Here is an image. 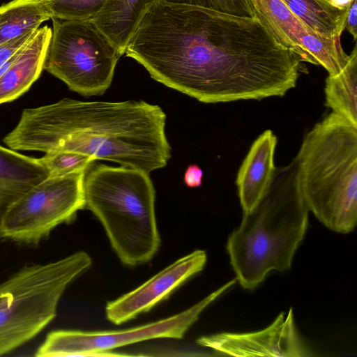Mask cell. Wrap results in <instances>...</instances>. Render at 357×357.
<instances>
[{"label":"cell","mask_w":357,"mask_h":357,"mask_svg":"<svg viewBox=\"0 0 357 357\" xmlns=\"http://www.w3.org/2000/svg\"><path fill=\"white\" fill-rule=\"evenodd\" d=\"M166 114L144 100L80 101L68 98L24 109L3 138L15 151H68L148 173L171 158Z\"/></svg>","instance_id":"cell-1"},{"label":"cell","mask_w":357,"mask_h":357,"mask_svg":"<svg viewBox=\"0 0 357 357\" xmlns=\"http://www.w3.org/2000/svg\"><path fill=\"white\" fill-rule=\"evenodd\" d=\"M308 213L294 158L276 169L266 195L243 213L241 225L228 238L230 264L244 289H254L271 271L291 268L306 232Z\"/></svg>","instance_id":"cell-2"},{"label":"cell","mask_w":357,"mask_h":357,"mask_svg":"<svg viewBox=\"0 0 357 357\" xmlns=\"http://www.w3.org/2000/svg\"><path fill=\"white\" fill-rule=\"evenodd\" d=\"M296 158L309 211L333 231H352L357 222V126L331 112L307 133Z\"/></svg>","instance_id":"cell-3"},{"label":"cell","mask_w":357,"mask_h":357,"mask_svg":"<svg viewBox=\"0 0 357 357\" xmlns=\"http://www.w3.org/2000/svg\"><path fill=\"white\" fill-rule=\"evenodd\" d=\"M83 192L84 208L100 220L120 261L129 266L151 261L160 238L149 173L92 163L84 172Z\"/></svg>","instance_id":"cell-4"},{"label":"cell","mask_w":357,"mask_h":357,"mask_svg":"<svg viewBox=\"0 0 357 357\" xmlns=\"http://www.w3.org/2000/svg\"><path fill=\"white\" fill-rule=\"evenodd\" d=\"M91 264L90 256L79 251L25 266L0 284V356L33 339L54 319L68 285Z\"/></svg>","instance_id":"cell-5"},{"label":"cell","mask_w":357,"mask_h":357,"mask_svg":"<svg viewBox=\"0 0 357 357\" xmlns=\"http://www.w3.org/2000/svg\"><path fill=\"white\" fill-rule=\"evenodd\" d=\"M52 20L44 70L84 96L104 93L121 56L118 50L90 20Z\"/></svg>","instance_id":"cell-6"},{"label":"cell","mask_w":357,"mask_h":357,"mask_svg":"<svg viewBox=\"0 0 357 357\" xmlns=\"http://www.w3.org/2000/svg\"><path fill=\"white\" fill-rule=\"evenodd\" d=\"M85 171L48 176L15 202L0 225V237L37 245L59 225L75 219L84 208Z\"/></svg>","instance_id":"cell-7"},{"label":"cell","mask_w":357,"mask_h":357,"mask_svg":"<svg viewBox=\"0 0 357 357\" xmlns=\"http://www.w3.org/2000/svg\"><path fill=\"white\" fill-rule=\"evenodd\" d=\"M231 280L190 308L169 317L135 328L119 331H51L37 349L38 357L112 356L125 354L114 349L155 338L181 339L201 313L223 292L234 285Z\"/></svg>","instance_id":"cell-8"},{"label":"cell","mask_w":357,"mask_h":357,"mask_svg":"<svg viewBox=\"0 0 357 357\" xmlns=\"http://www.w3.org/2000/svg\"><path fill=\"white\" fill-rule=\"evenodd\" d=\"M255 17L277 43L296 54L302 61L324 67L328 75L339 73L349 55L340 38H327L303 23L282 0H250Z\"/></svg>","instance_id":"cell-9"},{"label":"cell","mask_w":357,"mask_h":357,"mask_svg":"<svg viewBox=\"0 0 357 357\" xmlns=\"http://www.w3.org/2000/svg\"><path fill=\"white\" fill-rule=\"evenodd\" d=\"M200 346L233 356L305 357L312 354L296 328L292 308L280 314L267 328L259 331L221 333L197 340Z\"/></svg>","instance_id":"cell-10"},{"label":"cell","mask_w":357,"mask_h":357,"mask_svg":"<svg viewBox=\"0 0 357 357\" xmlns=\"http://www.w3.org/2000/svg\"><path fill=\"white\" fill-rule=\"evenodd\" d=\"M206 259V252L201 250L177 259L136 289L108 302L105 307L107 319L119 325L149 311L202 271Z\"/></svg>","instance_id":"cell-11"},{"label":"cell","mask_w":357,"mask_h":357,"mask_svg":"<svg viewBox=\"0 0 357 357\" xmlns=\"http://www.w3.org/2000/svg\"><path fill=\"white\" fill-rule=\"evenodd\" d=\"M277 137L265 130L252 144L237 174L236 183L243 213L252 210L268 190L277 167L274 155Z\"/></svg>","instance_id":"cell-12"},{"label":"cell","mask_w":357,"mask_h":357,"mask_svg":"<svg viewBox=\"0 0 357 357\" xmlns=\"http://www.w3.org/2000/svg\"><path fill=\"white\" fill-rule=\"evenodd\" d=\"M52 34L47 25L39 27L0 76V105L19 98L39 77L44 70Z\"/></svg>","instance_id":"cell-13"},{"label":"cell","mask_w":357,"mask_h":357,"mask_svg":"<svg viewBox=\"0 0 357 357\" xmlns=\"http://www.w3.org/2000/svg\"><path fill=\"white\" fill-rule=\"evenodd\" d=\"M48 176L38 158L0 145V225L9 207Z\"/></svg>","instance_id":"cell-14"},{"label":"cell","mask_w":357,"mask_h":357,"mask_svg":"<svg viewBox=\"0 0 357 357\" xmlns=\"http://www.w3.org/2000/svg\"><path fill=\"white\" fill-rule=\"evenodd\" d=\"M158 0H107L90 20L107 36L121 56L147 8Z\"/></svg>","instance_id":"cell-15"},{"label":"cell","mask_w":357,"mask_h":357,"mask_svg":"<svg viewBox=\"0 0 357 357\" xmlns=\"http://www.w3.org/2000/svg\"><path fill=\"white\" fill-rule=\"evenodd\" d=\"M326 105L332 112L357 126V46L349 55L344 68L328 75L324 87Z\"/></svg>","instance_id":"cell-16"},{"label":"cell","mask_w":357,"mask_h":357,"mask_svg":"<svg viewBox=\"0 0 357 357\" xmlns=\"http://www.w3.org/2000/svg\"><path fill=\"white\" fill-rule=\"evenodd\" d=\"M282 1L294 15L316 33L327 38H340L344 29L347 8H337L330 0Z\"/></svg>","instance_id":"cell-17"},{"label":"cell","mask_w":357,"mask_h":357,"mask_svg":"<svg viewBox=\"0 0 357 357\" xmlns=\"http://www.w3.org/2000/svg\"><path fill=\"white\" fill-rule=\"evenodd\" d=\"M50 17L40 0H13L0 6V45L36 31Z\"/></svg>","instance_id":"cell-18"},{"label":"cell","mask_w":357,"mask_h":357,"mask_svg":"<svg viewBox=\"0 0 357 357\" xmlns=\"http://www.w3.org/2000/svg\"><path fill=\"white\" fill-rule=\"evenodd\" d=\"M50 19L90 20L102 9L107 0H40Z\"/></svg>","instance_id":"cell-19"},{"label":"cell","mask_w":357,"mask_h":357,"mask_svg":"<svg viewBox=\"0 0 357 357\" xmlns=\"http://www.w3.org/2000/svg\"><path fill=\"white\" fill-rule=\"evenodd\" d=\"M38 159L47 170L50 177L85 171L94 161L89 155L68 151L45 153Z\"/></svg>","instance_id":"cell-20"},{"label":"cell","mask_w":357,"mask_h":357,"mask_svg":"<svg viewBox=\"0 0 357 357\" xmlns=\"http://www.w3.org/2000/svg\"><path fill=\"white\" fill-rule=\"evenodd\" d=\"M181 5L200 7L228 15L254 17L250 0H162Z\"/></svg>","instance_id":"cell-21"},{"label":"cell","mask_w":357,"mask_h":357,"mask_svg":"<svg viewBox=\"0 0 357 357\" xmlns=\"http://www.w3.org/2000/svg\"><path fill=\"white\" fill-rule=\"evenodd\" d=\"M34 32L27 33L20 38L0 45V76L12 63L19 51L30 39Z\"/></svg>","instance_id":"cell-22"},{"label":"cell","mask_w":357,"mask_h":357,"mask_svg":"<svg viewBox=\"0 0 357 357\" xmlns=\"http://www.w3.org/2000/svg\"><path fill=\"white\" fill-rule=\"evenodd\" d=\"M203 172L202 169L195 164L190 165L184 174V183L190 188H197L202 184Z\"/></svg>","instance_id":"cell-23"},{"label":"cell","mask_w":357,"mask_h":357,"mask_svg":"<svg viewBox=\"0 0 357 357\" xmlns=\"http://www.w3.org/2000/svg\"><path fill=\"white\" fill-rule=\"evenodd\" d=\"M344 29H347L353 36L357 39V0H351L348 8L345 20Z\"/></svg>","instance_id":"cell-24"},{"label":"cell","mask_w":357,"mask_h":357,"mask_svg":"<svg viewBox=\"0 0 357 357\" xmlns=\"http://www.w3.org/2000/svg\"><path fill=\"white\" fill-rule=\"evenodd\" d=\"M351 0H330L331 3L337 8L347 9Z\"/></svg>","instance_id":"cell-25"}]
</instances>
